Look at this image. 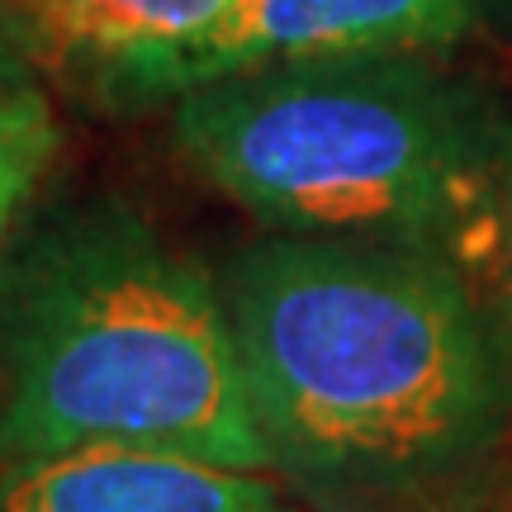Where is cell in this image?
Returning <instances> with one entry per match:
<instances>
[{
  "instance_id": "obj_1",
  "label": "cell",
  "mask_w": 512,
  "mask_h": 512,
  "mask_svg": "<svg viewBox=\"0 0 512 512\" xmlns=\"http://www.w3.org/2000/svg\"><path fill=\"white\" fill-rule=\"evenodd\" d=\"M256 437L309 512H413L494 484L512 337L446 256L261 233L223 266Z\"/></svg>"
},
{
  "instance_id": "obj_2",
  "label": "cell",
  "mask_w": 512,
  "mask_h": 512,
  "mask_svg": "<svg viewBox=\"0 0 512 512\" xmlns=\"http://www.w3.org/2000/svg\"><path fill=\"white\" fill-rule=\"evenodd\" d=\"M185 171L266 233L503 256L512 114L437 53H356L219 76L171 100Z\"/></svg>"
},
{
  "instance_id": "obj_3",
  "label": "cell",
  "mask_w": 512,
  "mask_h": 512,
  "mask_svg": "<svg viewBox=\"0 0 512 512\" xmlns=\"http://www.w3.org/2000/svg\"><path fill=\"white\" fill-rule=\"evenodd\" d=\"M86 446L266 470L223 280L119 195L29 214L0 252V460Z\"/></svg>"
},
{
  "instance_id": "obj_4",
  "label": "cell",
  "mask_w": 512,
  "mask_h": 512,
  "mask_svg": "<svg viewBox=\"0 0 512 512\" xmlns=\"http://www.w3.org/2000/svg\"><path fill=\"white\" fill-rule=\"evenodd\" d=\"M508 0H238L185 53L128 81L119 100H176L219 76L356 53H446L489 34Z\"/></svg>"
},
{
  "instance_id": "obj_5",
  "label": "cell",
  "mask_w": 512,
  "mask_h": 512,
  "mask_svg": "<svg viewBox=\"0 0 512 512\" xmlns=\"http://www.w3.org/2000/svg\"><path fill=\"white\" fill-rule=\"evenodd\" d=\"M0 512H304L266 470L152 451L86 446L0 460Z\"/></svg>"
},
{
  "instance_id": "obj_6",
  "label": "cell",
  "mask_w": 512,
  "mask_h": 512,
  "mask_svg": "<svg viewBox=\"0 0 512 512\" xmlns=\"http://www.w3.org/2000/svg\"><path fill=\"white\" fill-rule=\"evenodd\" d=\"M238 0H10L19 43L67 67H86L105 95L200 43Z\"/></svg>"
},
{
  "instance_id": "obj_7",
  "label": "cell",
  "mask_w": 512,
  "mask_h": 512,
  "mask_svg": "<svg viewBox=\"0 0 512 512\" xmlns=\"http://www.w3.org/2000/svg\"><path fill=\"white\" fill-rule=\"evenodd\" d=\"M62 147L67 128L57 119L53 100L38 91V81L0 95V252L34 214L38 190L53 176Z\"/></svg>"
},
{
  "instance_id": "obj_8",
  "label": "cell",
  "mask_w": 512,
  "mask_h": 512,
  "mask_svg": "<svg viewBox=\"0 0 512 512\" xmlns=\"http://www.w3.org/2000/svg\"><path fill=\"white\" fill-rule=\"evenodd\" d=\"M413 512H512V484L508 479H494L475 494L446 498V503H432V508H413Z\"/></svg>"
},
{
  "instance_id": "obj_9",
  "label": "cell",
  "mask_w": 512,
  "mask_h": 512,
  "mask_svg": "<svg viewBox=\"0 0 512 512\" xmlns=\"http://www.w3.org/2000/svg\"><path fill=\"white\" fill-rule=\"evenodd\" d=\"M34 86V67H29V48L19 43L15 29H0V95Z\"/></svg>"
},
{
  "instance_id": "obj_10",
  "label": "cell",
  "mask_w": 512,
  "mask_h": 512,
  "mask_svg": "<svg viewBox=\"0 0 512 512\" xmlns=\"http://www.w3.org/2000/svg\"><path fill=\"white\" fill-rule=\"evenodd\" d=\"M498 271H503V323L512 337V152H508V185H503V256H498Z\"/></svg>"
},
{
  "instance_id": "obj_11",
  "label": "cell",
  "mask_w": 512,
  "mask_h": 512,
  "mask_svg": "<svg viewBox=\"0 0 512 512\" xmlns=\"http://www.w3.org/2000/svg\"><path fill=\"white\" fill-rule=\"evenodd\" d=\"M0 29H15L10 24V0H0Z\"/></svg>"
}]
</instances>
